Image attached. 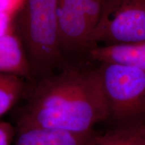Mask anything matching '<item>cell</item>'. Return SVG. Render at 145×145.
I'll list each match as a JSON object with an SVG mask.
<instances>
[{
  "instance_id": "1",
  "label": "cell",
  "mask_w": 145,
  "mask_h": 145,
  "mask_svg": "<svg viewBox=\"0 0 145 145\" xmlns=\"http://www.w3.org/2000/svg\"><path fill=\"white\" fill-rule=\"evenodd\" d=\"M14 108L15 127H39L86 132L109 119L97 70L91 61L68 63L39 80L28 82Z\"/></svg>"
},
{
  "instance_id": "9",
  "label": "cell",
  "mask_w": 145,
  "mask_h": 145,
  "mask_svg": "<svg viewBox=\"0 0 145 145\" xmlns=\"http://www.w3.org/2000/svg\"><path fill=\"white\" fill-rule=\"evenodd\" d=\"M28 81L13 74L0 72V118L20 101Z\"/></svg>"
},
{
  "instance_id": "7",
  "label": "cell",
  "mask_w": 145,
  "mask_h": 145,
  "mask_svg": "<svg viewBox=\"0 0 145 145\" xmlns=\"http://www.w3.org/2000/svg\"><path fill=\"white\" fill-rule=\"evenodd\" d=\"M0 72L18 75L28 82L32 81L26 52L16 28L0 36Z\"/></svg>"
},
{
  "instance_id": "2",
  "label": "cell",
  "mask_w": 145,
  "mask_h": 145,
  "mask_svg": "<svg viewBox=\"0 0 145 145\" xmlns=\"http://www.w3.org/2000/svg\"><path fill=\"white\" fill-rule=\"evenodd\" d=\"M58 0H25L16 30L26 52L33 82L65 65L60 48ZM17 14V15H18Z\"/></svg>"
},
{
  "instance_id": "12",
  "label": "cell",
  "mask_w": 145,
  "mask_h": 145,
  "mask_svg": "<svg viewBox=\"0 0 145 145\" xmlns=\"http://www.w3.org/2000/svg\"><path fill=\"white\" fill-rule=\"evenodd\" d=\"M16 135V127L5 121H0V145H11Z\"/></svg>"
},
{
  "instance_id": "8",
  "label": "cell",
  "mask_w": 145,
  "mask_h": 145,
  "mask_svg": "<svg viewBox=\"0 0 145 145\" xmlns=\"http://www.w3.org/2000/svg\"><path fill=\"white\" fill-rule=\"evenodd\" d=\"M89 60L95 63L130 65L145 70V42L137 44L98 46L91 52Z\"/></svg>"
},
{
  "instance_id": "3",
  "label": "cell",
  "mask_w": 145,
  "mask_h": 145,
  "mask_svg": "<svg viewBox=\"0 0 145 145\" xmlns=\"http://www.w3.org/2000/svg\"><path fill=\"white\" fill-rule=\"evenodd\" d=\"M96 63L109 119L116 126L145 121V70L118 63Z\"/></svg>"
},
{
  "instance_id": "5",
  "label": "cell",
  "mask_w": 145,
  "mask_h": 145,
  "mask_svg": "<svg viewBox=\"0 0 145 145\" xmlns=\"http://www.w3.org/2000/svg\"><path fill=\"white\" fill-rule=\"evenodd\" d=\"M145 42V0H108L92 36L95 47Z\"/></svg>"
},
{
  "instance_id": "6",
  "label": "cell",
  "mask_w": 145,
  "mask_h": 145,
  "mask_svg": "<svg viewBox=\"0 0 145 145\" xmlns=\"http://www.w3.org/2000/svg\"><path fill=\"white\" fill-rule=\"evenodd\" d=\"M98 135L94 129L86 132H73L24 127L16 128L15 145H93Z\"/></svg>"
},
{
  "instance_id": "10",
  "label": "cell",
  "mask_w": 145,
  "mask_h": 145,
  "mask_svg": "<svg viewBox=\"0 0 145 145\" xmlns=\"http://www.w3.org/2000/svg\"><path fill=\"white\" fill-rule=\"evenodd\" d=\"M122 145H145L144 121L127 125Z\"/></svg>"
},
{
  "instance_id": "13",
  "label": "cell",
  "mask_w": 145,
  "mask_h": 145,
  "mask_svg": "<svg viewBox=\"0 0 145 145\" xmlns=\"http://www.w3.org/2000/svg\"><path fill=\"white\" fill-rule=\"evenodd\" d=\"M25 0H0V13L16 16L23 7Z\"/></svg>"
},
{
  "instance_id": "14",
  "label": "cell",
  "mask_w": 145,
  "mask_h": 145,
  "mask_svg": "<svg viewBox=\"0 0 145 145\" xmlns=\"http://www.w3.org/2000/svg\"><path fill=\"white\" fill-rule=\"evenodd\" d=\"M14 17L15 16L0 13V36L16 28L14 24Z\"/></svg>"
},
{
  "instance_id": "4",
  "label": "cell",
  "mask_w": 145,
  "mask_h": 145,
  "mask_svg": "<svg viewBox=\"0 0 145 145\" xmlns=\"http://www.w3.org/2000/svg\"><path fill=\"white\" fill-rule=\"evenodd\" d=\"M108 0H58L60 48L65 64L90 61L92 36Z\"/></svg>"
},
{
  "instance_id": "11",
  "label": "cell",
  "mask_w": 145,
  "mask_h": 145,
  "mask_svg": "<svg viewBox=\"0 0 145 145\" xmlns=\"http://www.w3.org/2000/svg\"><path fill=\"white\" fill-rule=\"evenodd\" d=\"M126 126H115L104 135H99L93 145H122Z\"/></svg>"
},
{
  "instance_id": "15",
  "label": "cell",
  "mask_w": 145,
  "mask_h": 145,
  "mask_svg": "<svg viewBox=\"0 0 145 145\" xmlns=\"http://www.w3.org/2000/svg\"><path fill=\"white\" fill-rule=\"evenodd\" d=\"M144 127H145V122H144Z\"/></svg>"
}]
</instances>
